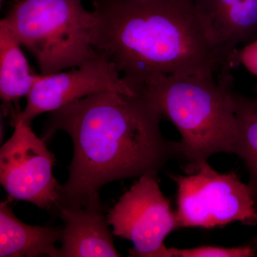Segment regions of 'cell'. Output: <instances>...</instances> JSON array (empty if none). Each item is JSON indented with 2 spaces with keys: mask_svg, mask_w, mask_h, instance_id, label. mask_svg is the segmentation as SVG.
Returning <instances> with one entry per match:
<instances>
[{
  "mask_svg": "<svg viewBox=\"0 0 257 257\" xmlns=\"http://www.w3.org/2000/svg\"><path fill=\"white\" fill-rule=\"evenodd\" d=\"M162 115L141 94L96 93L52 111L45 139L68 134L74 156L57 205L102 210L99 190L105 184L158 172L177 152V143L161 133Z\"/></svg>",
  "mask_w": 257,
  "mask_h": 257,
  "instance_id": "6da1fadb",
  "label": "cell"
},
{
  "mask_svg": "<svg viewBox=\"0 0 257 257\" xmlns=\"http://www.w3.org/2000/svg\"><path fill=\"white\" fill-rule=\"evenodd\" d=\"M94 45L140 94L150 79L225 68L194 0H93Z\"/></svg>",
  "mask_w": 257,
  "mask_h": 257,
  "instance_id": "7a4b0ae2",
  "label": "cell"
},
{
  "mask_svg": "<svg viewBox=\"0 0 257 257\" xmlns=\"http://www.w3.org/2000/svg\"><path fill=\"white\" fill-rule=\"evenodd\" d=\"M229 70L216 74H171L150 79L140 94L181 135L177 152L197 172L219 152L234 154L237 138L235 92Z\"/></svg>",
  "mask_w": 257,
  "mask_h": 257,
  "instance_id": "3957f363",
  "label": "cell"
},
{
  "mask_svg": "<svg viewBox=\"0 0 257 257\" xmlns=\"http://www.w3.org/2000/svg\"><path fill=\"white\" fill-rule=\"evenodd\" d=\"M0 23L36 59L42 75L103 57L94 45V17L82 0H18Z\"/></svg>",
  "mask_w": 257,
  "mask_h": 257,
  "instance_id": "277c9868",
  "label": "cell"
},
{
  "mask_svg": "<svg viewBox=\"0 0 257 257\" xmlns=\"http://www.w3.org/2000/svg\"><path fill=\"white\" fill-rule=\"evenodd\" d=\"M172 179L177 187L179 227L210 229L234 221L257 224L256 201L234 172L219 173L206 162L192 175Z\"/></svg>",
  "mask_w": 257,
  "mask_h": 257,
  "instance_id": "5b68a950",
  "label": "cell"
},
{
  "mask_svg": "<svg viewBox=\"0 0 257 257\" xmlns=\"http://www.w3.org/2000/svg\"><path fill=\"white\" fill-rule=\"evenodd\" d=\"M157 175L141 176L106 217L115 236L133 243L132 256L161 257L167 235L179 227L176 211L161 191Z\"/></svg>",
  "mask_w": 257,
  "mask_h": 257,
  "instance_id": "8992f818",
  "label": "cell"
},
{
  "mask_svg": "<svg viewBox=\"0 0 257 257\" xmlns=\"http://www.w3.org/2000/svg\"><path fill=\"white\" fill-rule=\"evenodd\" d=\"M15 131L0 149V182L10 198L55 209L60 184L52 174L55 157L31 125L17 121Z\"/></svg>",
  "mask_w": 257,
  "mask_h": 257,
  "instance_id": "52a82bcc",
  "label": "cell"
},
{
  "mask_svg": "<svg viewBox=\"0 0 257 257\" xmlns=\"http://www.w3.org/2000/svg\"><path fill=\"white\" fill-rule=\"evenodd\" d=\"M77 67L69 72L42 75L27 96L26 106L13 125L17 121L31 125L32 120L40 114L58 110L96 93L140 95L121 75L114 63L104 57L92 59Z\"/></svg>",
  "mask_w": 257,
  "mask_h": 257,
  "instance_id": "ba28073f",
  "label": "cell"
},
{
  "mask_svg": "<svg viewBox=\"0 0 257 257\" xmlns=\"http://www.w3.org/2000/svg\"><path fill=\"white\" fill-rule=\"evenodd\" d=\"M196 9L225 68L239 47L257 38V0H194Z\"/></svg>",
  "mask_w": 257,
  "mask_h": 257,
  "instance_id": "9c48e42d",
  "label": "cell"
},
{
  "mask_svg": "<svg viewBox=\"0 0 257 257\" xmlns=\"http://www.w3.org/2000/svg\"><path fill=\"white\" fill-rule=\"evenodd\" d=\"M64 221L62 246L57 257H118L107 219L101 211L87 208L60 207Z\"/></svg>",
  "mask_w": 257,
  "mask_h": 257,
  "instance_id": "30bf717a",
  "label": "cell"
},
{
  "mask_svg": "<svg viewBox=\"0 0 257 257\" xmlns=\"http://www.w3.org/2000/svg\"><path fill=\"white\" fill-rule=\"evenodd\" d=\"M62 228L31 226L13 214L8 201L0 204V256L57 257L55 246L62 239Z\"/></svg>",
  "mask_w": 257,
  "mask_h": 257,
  "instance_id": "8fae6325",
  "label": "cell"
},
{
  "mask_svg": "<svg viewBox=\"0 0 257 257\" xmlns=\"http://www.w3.org/2000/svg\"><path fill=\"white\" fill-rule=\"evenodd\" d=\"M20 46L10 30L0 23V96L4 103V112H11L13 121L17 113L12 102L28 96L42 77L32 72Z\"/></svg>",
  "mask_w": 257,
  "mask_h": 257,
  "instance_id": "7c38bea8",
  "label": "cell"
},
{
  "mask_svg": "<svg viewBox=\"0 0 257 257\" xmlns=\"http://www.w3.org/2000/svg\"><path fill=\"white\" fill-rule=\"evenodd\" d=\"M237 138L234 154L247 168L248 186L257 202V97L235 92Z\"/></svg>",
  "mask_w": 257,
  "mask_h": 257,
  "instance_id": "4fadbf2b",
  "label": "cell"
},
{
  "mask_svg": "<svg viewBox=\"0 0 257 257\" xmlns=\"http://www.w3.org/2000/svg\"><path fill=\"white\" fill-rule=\"evenodd\" d=\"M255 255L254 250L251 246L225 248L203 246L184 249L166 248L161 257H249Z\"/></svg>",
  "mask_w": 257,
  "mask_h": 257,
  "instance_id": "5bb4252c",
  "label": "cell"
},
{
  "mask_svg": "<svg viewBox=\"0 0 257 257\" xmlns=\"http://www.w3.org/2000/svg\"><path fill=\"white\" fill-rule=\"evenodd\" d=\"M232 63L241 64L257 79V38L236 51Z\"/></svg>",
  "mask_w": 257,
  "mask_h": 257,
  "instance_id": "9a60e30c",
  "label": "cell"
},
{
  "mask_svg": "<svg viewBox=\"0 0 257 257\" xmlns=\"http://www.w3.org/2000/svg\"><path fill=\"white\" fill-rule=\"evenodd\" d=\"M5 0H0V4H1V7L3 6V3H4Z\"/></svg>",
  "mask_w": 257,
  "mask_h": 257,
  "instance_id": "2e32d148",
  "label": "cell"
}]
</instances>
